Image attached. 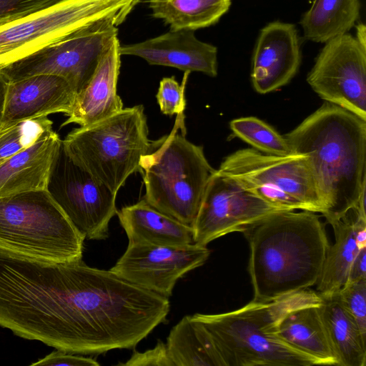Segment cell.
<instances>
[{
    "mask_svg": "<svg viewBox=\"0 0 366 366\" xmlns=\"http://www.w3.org/2000/svg\"><path fill=\"white\" fill-rule=\"evenodd\" d=\"M292 153L306 156L331 224L366 192V121L325 102L284 135Z\"/></svg>",
    "mask_w": 366,
    "mask_h": 366,
    "instance_id": "obj_1",
    "label": "cell"
},
{
    "mask_svg": "<svg viewBox=\"0 0 366 366\" xmlns=\"http://www.w3.org/2000/svg\"><path fill=\"white\" fill-rule=\"evenodd\" d=\"M244 233L254 300H274L317 283L330 244L315 212L278 211Z\"/></svg>",
    "mask_w": 366,
    "mask_h": 366,
    "instance_id": "obj_2",
    "label": "cell"
},
{
    "mask_svg": "<svg viewBox=\"0 0 366 366\" xmlns=\"http://www.w3.org/2000/svg\"><path fill=\"white\" fill-rule=\"evenodd\" d=\"M321 302L306 289L268 300H252L219 314L191 315L207 332L224 366H312L321 365L291 347L277 335V326L290 311Z\"/></svg>",
    "mask_w": 366,
    "mask_h": 366,
    "instance_id": "obj_3",
    "label": "cell"
},
{
    "mask_svg": "<svg viewBox=\"0 0 366 366\" xmlns=\"http://www.w3.org/2000/svg\"><path fill=\"white\" fill-rule=\"evenodd\" d=\"M215 170L202 146L173 130L150 142L142 159L144 199L161 212L192 227Z\"/></svg>",
    "mask_w": 366,
    "mask_h": 366,
    "instance_id": "obj_4",
    "label": "cell"
},
{
    "mask_svg": "<svg viewBox=\"0 0 366 366\" xmlns=\"http://www.w3.org/2000/svg\"><path fill=\"white\" fill-rule=\"evenodd\" d=\"M84 239L46 189L0 197V249L67 262L82 259Z\"/></svg>",
    "mask_w": 366,
    "mask_h": 366,
    "instance_id": "obj_5",
    "label": "cell"
},
{
    "mask_svg": "<svg viewBox=\"0 0 366 366\" xmlns=\"http://www.w3.org/2000/svg\"><path fill=\"white\" fill-rule=\"evenodd\" d=\"M148 134L144 107L136 105L75 128L62 143L76 163L117 194L131 174L140 172L150 144Z\"/></svg>",
    "mask_w": 366,
    "mask_h": 366,
    "instance_id": "obj_6",
    "label": "cell"
},
{
    "mask_svg": "<svg viewBox=\"0 0 366 366\" xmlns=\"http://www.w3.org/2000/svg\"><path fill=\"white\" fill-rule=\"evenodd\" d=\"M140 0H60L0 26V70L98 24L120 25Z\"/></svg>",
    "mask_w": 366,
    "mask_h": 366,
    "instance_id": "obj_7",
    "label": "cell"
},
{
    "mask_svg": "<svg viewBox=\"0 0 366 366\" xmlns=\"http://www.w3.org/2000/svg\"><path fill=\"white\" fill-rule=\"evenodd\" d=\"M217 170L281 209L325 212L304 154L277 156L253 148L243 149L227 157Z\"/></svg>",
    "mask_w": 366,
    "mask_h": 366,
    "instance_id": "obj_8",
    "label": "cell"
},
{
    "mask_svg": "<svg viewBox=\"0 0 366 366\" xmlns=\"http://www.w3.org/2000/svg\"><path fill=\"white\" fill-rule=\"evenodd\" d=\"M46 190L85 238L108 237L109 223L117 212V194L76 163L62 139L50 167Z\"/></svg>",
    "mask_w": 366,
    "mask_h": 366,
    "instance_id": "obj_9",
    "label": "cell"
},
{
    "mask_svg": "<svg viewBox=\"0 0 366 366\" xmlns=\"http://www.w3.org/2000/svg\"><path fill=\"white\" fill-rule=\"evenodd\" d=\"M119 25L113 21L98 24L14 62L0 70L9 81L37 74L67 79L78 93L92 77Z\"/></svg>",
    "mask_w": 366,
    "mask_h": 366,
    "instance_id": "obj_10",
    "label": "cell"
},
{
    "mask_svg": "<svg viewBox=\"0 0 366 366\" xmlns=\"http://www.w3.org/2000/svg\"><path fill=\"white\" fill-rule=\"evenodd\" d=\"M282 210L216 169L207 182L192 226L194 243L207 246L229 233L244 232Z\"/></svg>",
    "mask_w": 366,
    "mask_h": 366,
    "instance_id": "obj_11",
    "label": "cell"
},
{
    "mask_svg": "<svg viewBox=\"0 0 366 366\" xmlns=\"http://www.w3.org/2000/svg\"><path fill=\"white\" fill-rule=\"evenodd\" d=\"M307 81L325 102L366 121V49L351 34L325 42Z\"/></svg>",
    "mask_w": 366,
    "mask_h": 366,
    "instance_id": "obj_12",
    "label": "cell"
},
{
    "mask_svg": "<svg viewBox=\"0 0 366 366\" xmlns=\"http://www.w3.org/2000/svg\"><path fill=\"white\" fill-rule=\"evenodd\" d=\"M210 254L207 246L128 244L110 270L140 287L169 298L179 279L204 264Z\"/></svg>",
    "mask_w": 366,
    "mask_h": 366,
    "instance_id": "obj_13",
    "label": "cell"
},
{
    "mask_svg": "<svg viewBox=\"0 0 366 366\" xmlns=\"http://www.w3.org/2000/svg\"><path fill=\"white\" fill-rule=\"evenodd\" d=\"M300 46L292 24L275 21L261 29L253 52L251 74L257 92L264 94L290 82L301 63Z\"/></svg>",
    "mask_w": 366,
    "mask_h": 366,
    "instance_id": "obj_14",
    "label": "cell"
},
{
    "mask_svg": "<svg viewBox=\"0 0 366 366\" xmlns=\"http://www.w3.org/2000/svg\"><path fill=\"white\" fill-rule=\"evenodd\" d=\"M194 31L172 30L145 41L119 46L122 55L139 56L152 65L174 67L184 71L217 74V49L199 40Z\"/></svg>",
    "mask_w": 366,
    "mask_h": 366,
    "instance_id": "obj_15",
    "label": "cell"
},
{
    "mask_svg": "<svg viewBox=\"0 0 366 366\" xmlns=\"http://www.w3.org/2000/svg\"><path fill=\"white\" fill-rule=\"evenodd\" d=\"M76 94L67 79L57 75L37 74L9 81L1 124L54 113L67 115Z\"/></svg>",
    "mask_w": 366,
    "mask_h": 366,
    "instance_id": "obj_16",
    "label": "cell"
},
{
    "mask_svg": "<svg viewBox=\"0 0 366 366\" xmlns=\"http://www.w3.org/2000/svg\"><path fill=\"white\" fill-rule=\"evenodd\" d=\"M119 46L118 36H116L102 56L88 84L76 94L72 109L61 127L69 124L89 126L124 109L122 99L117 94L121 63Z\"/></svg>",
    "mask_w": 366,
    "mask_h": 366,
    "instance_id": "obj_17",
    "label": "cell"
},
{
    "mask_svg": "<svg viewBox=\"0 0 366 366\" xmlns=\"http://www.w3.org/2000/svg\"><path fill=\"white\" fill-rule=\"evenodd\" d=\"M335 242L327 252L317 292L321 297L337 294L347 284L352 264L360 249L366 246L365 199L331 224Z\"/></svg>",
    "mask_w": 366,
    "mask_h": 366,
    "instance_id": "obj_18",
    "label": "cell"
},
{
    "mask_svg": "<svg viewBox=\"0 0 366 366\" xmlns=\"http://www.w3.org/2000/svg\"><path fill=\"white\" fill-rule=\"evenodd\" d=\"M129 244L182 246L194 243V229L149 204L144 199L117 212Z\"/></svg>",
    "mask_w": 366,
    "mask_h": 366,
    "instance_id": "obj_19",
    "label": "cell"
},
{
    "mask_svg": "<svg viewBox=\"0 0 366 366\" xmlns=\"http://www.w3.org/2000/svg\"><path fill=\"white\" fill-rule=\"evenodd\" d=\"M61 141L54 132L1 163L0 197L46 189L50 167Z\"/></svg>",
    "mask_w": 366,
    "mask_h": 366,
    "instance_id": "obj_20",
    "label": "cell"
},
{
    "mask_svg": "<svg viewBox=\"0 0 366 366\" xmlns=\"http://www.w3.org/2000/svg\"><path fill=\"white\" fill-rule=\"evenodd\" d=\"M320 303L288 312L278 324L277 333L287 344L321 365H337L320 314Z\"/></svg>",
    "mask_w": 366,
    "mask_h": 366,
    "instance_id": "obj_21",
    "label": "cell"
},
{
    "mask_svg": "<svg viewBox=\"0 0 366 366\" xmlns=\"http://www.w3.org/2000/svg\"><path fill=\"white\" fill-rule=\"evenodd\" d=\"M319 311L337 366H365L366 337L337 295L321 297Z\"/></svg>",
    "mask_w": 366,
    "mask_h": 366,
    "instance_id": "obj_22",
    "label": "cell"
},
{
    "mask_svg": "<svg viewBox=\"0 0 366 366\" xmlns=\"http://www.w3.org/2000/svg\"><path fill=\"white\" fill-rule=\"evenodd\" d=\"M360 9L359 0H314L300 22L305 39L325 43L347 33L355 26Z\"/></svg>",
    "mask_w": 366,
    "mask_h": 366,
    "instance_id": "obj_23",
    "label": "cell"
},
{
    "mask_svg": "<svg viewBox=\"0 0 366 366\" xmlns=\"http://www.w3.org/2000/svg\"><path fill=\"white\" fill-rule=\"evenodd\" d=\"M166 346L174 366H224L207 332L191 315L172 327Z\"/></svg>",
    "mask_w": 366,
    "mask_h": 366,
    "instance_id": "obj_24",
    "label": "cell"
},
{
    "mask_svg": "<svg viewBox=\"0 0 366 366\" xmlns=\"http://www.w3.org/2000/svg\"><path fill=\"white\" fill-rule=\"evenodd\" d=\"M232 0H149L152 16L172 30H190L216 24L229 10Z\"/></svg>",
    "mask_w": 366,
    "mask_h": 366,
    "instance_id": "obj_25",
    "label": "cell"
},
{
    "mask_svg": "<svg viewBox=\"0 0 366 366\" xmlns=\"http://www.w3.org/2000/svg\"><path fill=\"white\" fill-rule=\"evenodd\" d=\"M47 116L23 119L0 125V164L54 132Z\"/></svg>",
    "mask_w": 366,
    "mask_h": 366,
    "instance_id": "obj_26",
    "label": "cell"
},
{
    "mask_svg": "<svg viewBox=\"0 0 366 366\" xmlns=\"http://www.w3.org/2000/svg\"><path fill=\"white\" fill-rule=\"evenodd\" d=\"M229 127L236 137L260 152L277 156L292 154L291 147L285 137L257 117L235 119L230 122Z\"/></svg>",
    "mask_w": 366,
    "mask_h": 366,
    "instance_id": "obj_27",
    "label": "cell"
},
{
    "mask_svg": "<svg viewBox=\"0 0 366 366\" xmlns=\"http://www.w3.org/2000/svg\"><path fill=\"white\" fill-rule=\"evenodd\" d=\"M337 295L341 305L366 337V280L347 283Z\"/></svg>",
    "mask_w": 366,
    "mask_h": 366,
    "instance_id": "obj_28",
    "label": "cell"
},
{
    "mask_svg": "<svg viewBox=\"0 0 366 366\" xmlns=\"http://www.w3.org/2000/svg\"><path fill=\"white\" fill-rule=\"evenodd\" d=\"M190 72L185 71L182 85L174 76L164 77L160 83L156 95L161 112L166 115L182 114L185 109V80Z\"/></svg>",
    "mask_w": 366,
    "mask_h": 366,
    "instance_id": "obj_29",
    "label": "cell"
},
{
    "mask_svg": "<svg viewBox=\"0 0 366 366\" xmlns=\"http://www.w3.org/2000/svg\"><path fill=\"white\" fill-rule=\"evenodd\" d=\"M60 0H0V26L53 5Z\"/></svg>",
    "mask_w": 366,
    "mask_h": 366,
    "instance_id": "obj_30",
    "label": "cell"
},
{
    "mask_svg": "<svg viewBox=\"0 0 366 366\" xmlns=\"http://www.w3.org/2000/svg\"><path fill=\"white\" fill-rule=\"evenodd\" d=\"M124 366H174L169 358L166 343L159 340L156 346L143 352L134 351Z\"/></svg>",
    "mask_w": 366,
    "mask_h": 366,
    "instance_id": "obj_31",
    "label": "cell"
},
{
    "mask_svg": "<svg viewBox=\"0 0 366 366\" xmlns=\"http://www.w3.org/2000/svg\"><path fill=\"white\" fill-rule=\"evenodd\" d=\"M31 365L99 366V363L90 357L74 355V353L56 350L37 362L31 363Z\"/></svg>",
    "mask_w": 366,
    "mask_h": 366,
    "instance_id": "obj_32",
    "label": "cell"
},
{
    "mask_svg": "<svg viewBox=\"0 0 366 366\" xmlns=\"http://www.w3.org/2000/svg\"><path fill=\"white\" fill-rule=\"evenodd\" d=\"M366 280V246L362 247L356 255L349 274L347 283Z\"/></svg>",
    "mask_w": 366,
    "mask_h": 366,
    "instance_id": "obj_33",
    "label": "cell"
},
{
    "mask_svg": "<svg viewBox=\"0 0 366 366\" xmlns=\"http://www.w3.org/2000/svg\"><path fill=\"white\" fill-rule=\"evenodd\" d=\"M8 83V79L0 72V125L1 124L3 117L5 96Z\"/></svg>",
    "mask_w": 366,
    "mask_h": 366,
    "instance_id": "obj_34",
    "label": "cell"
},
{
    "mask_svg": "<svg viewBox=\"0 0 366 366\" xmlns=\"http://www.w3.org/2000/svg\"><path fill=\"white\" fill-rule=\"evenodd\" d=\"M362 47L366 49V28L362 23H358L356 26V37H355Z\"/></svg>",
    "mask_w": 366,
    "mask_h": 366,
    "instance_id": "obj_35",
    "label": "cell"
}]
</instances>
